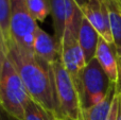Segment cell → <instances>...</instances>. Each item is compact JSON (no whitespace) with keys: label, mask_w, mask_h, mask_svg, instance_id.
Returning <instances> with one entry per match:
<instances>
[{"label":"cell","mask_w":121,"mask_h":120,"mask_svg":"<svg viewBox=\"0 0 121 120\" xmlns=\"http://www.w3.org/2000/svg\"><path fill=\"white\" fill-rule=\"evenodd\" d=\"M8 57L19 73L30 97L56 120H62L52 65L9 39Z\"/></svg>","instance_id":"obj_1"},{"label":"cell","mask_w":121,"mask_h":120,"mask_svg":"<svg viewBox=\"0 0 121 120\" xmlns=\"http://www.w3.org/2000/svg\"><path fill=\"white\" fill-rule=\"evenodd\" d=\"M31 100L29 93L12 62L6 60L0 82V104L12 116L25 119V110Z\"/></svg>","instance_id":"obj_2"},{"label":"cell","mask_w":121,"mask_h":120,"mask_svg":"<svg viewBox=\"0 0 121 120\" xmlns=\"http://www.w3.org/2000/svg\"><path fill=\"white\" fill-rule=\"evenodd\" d=\"M113 84L96 57L88 62L80 76L77 86L82 111L102 101Z\"/></svg>","instance_id":"obj_3"},{"label":"cell","mask_w":121,"mask_h":120,"mask_svg":"<svg viewBox=\"0 0 121 120\" xmlns=\"http://www.w3.org/2000/svg\"><path fill=\"white\" fill-rule=\"evenodd\" d=\"M55 88L62 120H82V107L78 89L60 57L52 64Z\"/></svg>","instance_id":"obj_4"},{"label":"cell","mask_w":121,"mask_h":120,"mask_svg":"<svg viewBox=\"0 0 121 120\" xmlns=\"http://www.w3.org/2000/svg\"><path fill=\"white\" fill-rule=\"evenodd\" d=\"M54 37L60 44L64 33L78 37L84 15L75 0H48Z\"/></svg>","instance_id":"obj_5"},{"label":"cell","mask_w":121,"mask_h":120,"mask_svg":"<svg viewBox=\"0 0 121 120\" xmlns=\"http://www.w3.org/2000/svg\"><path fill=\"white\" fill-rule=\"evenodd\" d=\"M36 28L37 23L28 10L27 1L11 0L10 39L25 50L33 52Z\"/></svg>","instance_id":"obj_6"},{"label":"cell","mask_w":121,"mask_h":120,"mask_svg":"<svg viewBox=\"0 0 121 120\" xmlns=\"http://www.w3.org/2000/svg\"><path fill=\"white\" fill-rule=\"evenodd\" d=\"M60 60L77 87L80 76L87 65V62L78 42V37H74L66 32L64 33L60 42Z\"/></svg>","instance_id":"obj_7"},{"label":"cell","mask_w":121,"mask_h":120,"mask_svg":"<svg viewBox=\"0 0 121 120\" xmlns=\"http://www.w3.org/2000/svg\"><path fill=\"white\" fill-rule=\"evenodd\" d=\"M80 8L84 17L96 29L99 35L108 44L114 45L111 25H109L108 11L105 0H88Z\"/></svg>","instance_id":"obj_8"},{"label":"cell","mask_w":121,"mask_h":120,"mask_svg":"<svg viewBox=\"0 0 121 120\" xmlns=\"http://www.w3.org/2000/svg\"><path fill=\"white\" fill-rule=\"evenodd\" d=\"M33 52L36 56L52 65L60 57V44L54 36H51L37 26L34 37Z\"/></svg>","instance_id":"obj_9"},{"label":"cell","mask_w":121,"mask_h":120,"mask_svg":"<svg viewBox=\"0 0 121 120\" xmlns=\"http://www.w3.org/2000/svg\"><path fill=\"white\" fill-rule=\"evenodd\" d=\"M96 60L112 83L117 84L119 77V68H118V57L117 52L114 45H111L100 36L98 42V47L96 51Z\"/></svg>","instance_id":"obj_10"},{"label":"cell","mask_w":121,"mask_h":120,"mask_svg":"<svg viewBox=\"0 0 121 120\" xmlns=\"http://www.w3.org/2000/svg\"><path fill=\"white\" fill-rule=\"evenodd\" d=\"M99 38H100L99 33L90 25L89 21L84 17L81 22V26H80L78 42H79L82 50H83L87 63L91 61L92 59H95V56H96Z\"/></svg>","instance_id":"obj_11"},{"label":"cell","mask_w":121,"mask_h":120,"mask_svg":"<svg viewBox=\"0 0 121 120\" xmlns=\"http://www.w3.org/2000/svg\"><path fill=\"white\" fill-rule=\"evenodd\" d=\"M108 11L109 25L117 55L121 56V2L120 0H105Z\"/></svg>","instance_id":"obj_12"},{"label":"cell","mask_w":121,"mask_h":120,"mask_svg":"<svg viewBox=\"0 0 121 120\" xmlns=\"http://www.w3.org/2000/svg\"><path fill=\"white\" fill-rule=\"evenodd\" d=\"M116 94V84H113L105 98L98 104L82 111V120H106Z\"/></svg>","instance_id":"obj_13"},{"label":"cell","mask_w":121,"mask_h":120,"mask_svg":"<svg viewBox=\"0 0 121 120\" xmlns=\"http://www.w3.org/2000/svg\"><path fill=\"white\" fill-rule=\"evenodd\" d=\"M23 120H56L45 107L31 98L25 110Z\"/></svg>","instance_id":"obj_14"},{"label":"cell","mask_w":121,"mask_h":120,"mask_svg":"<svg viewBox=\"0 0 121 120\" xmlns=\"http://www.w3.org/2000/svg\"><path fill=\"white\" fill-rule=\"evenodd\" d=\"M26 1L30 14L36 21L43 22L46 20L47 16L50 14L48 0H26Z\"/></svg>","instance_id":"obj_15"},{"label":"cell","mask_w":121,"mask_h":120,"mask_svg":"<svg viewBox=\"0 0 121 120\" xmlns=\"http://www.w3.org/2000/svg\"><path fill=\"white\" fill-rule=\"evenodd\" d=\"M10 20H11V0H0V32L4 39H10Z\"/></svg>","instance_id":"obj_16"},{"label":"cell","mask_w":121,"mask_h":120,"mask_svg":"<svg viewBox=\"0 0 121 120\" xmlns=\"http://www.w3.org/2000/svg\"><path fill=\"white\" fill-rule=\"evenodd\" d=\"M120 110H121V96L119 91L117 90V86H116V94L113 99V103H112L111 110H109L106 120H119Z\"/></svg>","instance_id":"obj_17"},{"label":"cell","mask_w":121,"mask_h":120,"mask_svg":"<svg viewBox=\"0 0 121 120\" xmlns=\"http://www.w3.org/2000/svg\"><path fill=\"white\" fill-rule=\"evenodd\" d=\"M8 60V46H6V40L4 39L2 33L0 32V82H1V77L3 72V68L5 65V62Z\"/></svg>","instance_id":"obj_18"},{"label":"cell","mask_w":121,"mask_h":120,"mask_svg":"<svg viewBox=\"0 0 121 120\" xmlns=\"http://www.w3.org/2000/svg\"><path fill=\"white\" fill-rule=\"evenodd\" d=\"M0 120H19L16 117L12 116L10 113H8L0 104Z\"/></svg>","instance_id":"obj_19"},{"label":"cell","mask_w":121,"mask_h":120,"mask_svg":"<svg viewBox=\"0 0 121 120\" xmlns=\"http://www.w3.org/2000/svg\"><path fill=\"white\" fill-rule=\"evenodd\" d=\"M118 57V68H119V77H118V82L116 84L117 86V90L119 91L120 96H121V56L120 55H117Z\"/></svg>","instance_id":"obj_20"},{"label":"cell","mask_w":121,"mask_h":120,"mask_svg":"<svg viewBox=\"0 0 121 120\" xmlns=\"http://www.w3.org/2000/svg\"><path fill=\"white\" fill-rule=\"evenodd\" d=\"M75 1H77V2H78V4H79V5L81 6V5H83L84 3H86V2H87L88 0H75Z\"/></svg>","instance_id":"obj_21"},{"label":"cell","mask_w":121,"mask_h":120,"mask_svg":"<svg viewBox=\"0 0 121 120\" xmlns=\"http://www.w3.org/2000/svg\"><path fill=\"white\" fill-rule=\"evenodd\" d=\"M119 120H121V110H120V115H119Z\"/></svg>","instance_id":"obj_22"},{"label":"cell","mask_w":121,"mask_h":120,"mask_svg":"<svg viewBox=\"0 0 121 120\" xmlns=\"http://www.w3.org/2000/svg\"><path fill=\"white\" fill-rule=\"evenodd\" d=\"M120 2H121V0H120Z\"/></svg>","instance_id":"obj_23"}]
</instances>
